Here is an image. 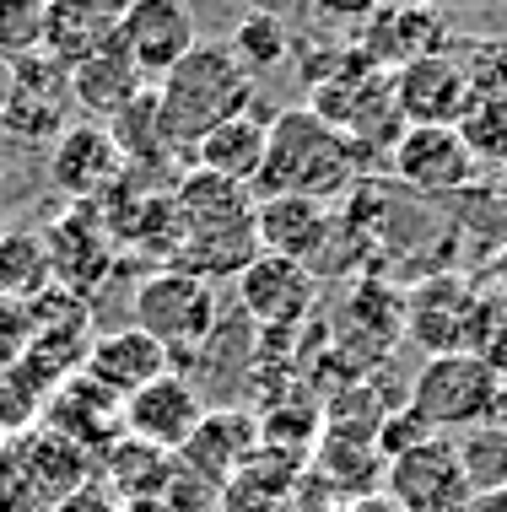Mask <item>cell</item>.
<instances>
[{
	"label": "cell",
	"mask_w": 507,
	"mask_h": 512,
	"mask_svg": "<svg viewBox=\"0 0 507 512\" xmlns=\"http://www.w3.org/2000/svg\"><path fill=\"white\" fill-rule=\"evenodd\" d=\"M254 189L211 178L200 168H189L184 178H173V211H178V259L173 270H189L200 281L232 275L259 259V232H254Z\"/></svg>",
	"instance_id": "1"
},
{
	"label": "cell",
	"mask_w": 507,
	"mask_h": 512,
	"mask_svg": "<svg viewBox=\"0 0 507 512\" xmlns=\"http://www.w3.org/2000/svg\"><path fill=\"white\" fill-rule=\"evenodd\" d=\"M152 103H157L162 141L173 146L178 162H189V151H195L222 119L254 108V81L243 76V65L232 60L227 44L200 38V44L152 87Z\"/></svg>",
	"instance_id": "2"
},
{
	"label": "cell",
	"mask_w": 507,
	"mask_h": 512,
	"mask_svg": "<svg viewBox=\"0 0 507 512\" xmlns=\"http://www.w3.org/2000/svg\"><path fill=\"white\" fill-rule=\"evenodd\" d=\"M362 151L335 130L330 119H319L313 108H281L270 119V146H265V168L254 178V200L270 195H303L324 200L346 195L362 173Z\"/></svg>",
	"instance_id": "3"
},
{
	"label": "cell",
	"mask_w": 507,
	"mask_h": 512,
	"mask_svg": "<svg viewBox=\"0 0 507 512\" xmlns=\"http://www.w3.org/2000/svg\"><path fill=\"white\" fill-rule=\"evenodd\" d=\"M507 383L491 372L475 351H454V356H427V367L410 383V415L427 426L432 437L448 432H470V426L497 421Z\"/></svg>",
	"instance_id": "4"
},
{
	"label": "cell",
	"mask_w": 507,
	"mask_h": 512,
	"mask_svg": "<svg viewBox=\"0 0 507 512\" xmlns=\"http://www.w3.org/2000/svg\"><path fill=\"white\" fill-rule=\"evenodd\" d=\"M130 324L141 329V335H152L162 351L178 362V356H200L205 345H211L216 324H222V308H216L211 281L162 265V270H152L141 286H135Z\"/></svg>",
	"instance_id": "5"
},
{
	"label": "cell",
	"mask_w": 507,
	"mask_h": 512,
	"mask_svg": "<svg viewBox=\"0 0 507 512\" xmlns=\"http://www.w3.org/2000/svg\"><path fill=\"white\" fill-rule=\"evenodd\" d=\"M71 71L44 49L11 65V98L0 108V130L11 146H54L71 130Z\"/></svg>",
	"instance_id": "6"
},
{
	"label": "cell",
	"mask_w": 507,
	"mask_h": 512,
	"mask_svg": "<svg viewBox=\"0 0 507 512\" xmlns=\"http://www.w3.org/2000/svg\"><path fill=\"white\" fill-rule=\"evenodd\" d=\"M38 238H44V254H49L54 292H65L76 302H87L98 292L108 281V270H114V259H119L114 232L103 227V216L92 211V205H65Z\"/></svg>",
	"instance_id": "7"
},
{
	"label": "cell",
	"mask_w": 507,
	"mask_h": 512,
	"mask_svg": "<svg viewBox=\"0 0 507 512\" xmlns=\"http://www.w3.org/2000/svg\"><path fill=\"white\" fill-rule=\"evenodd\" d=\"M383 496L405 512H470L475 502L448 437H427L416 448L383 459Z\"/></svg>",
	"instance_id": "8"
},
{
	"label": "cell",
	"mask_w": 507,
	"mask_h": 512,
	"mask_svg": "<svg viewBox=\"0 0 507 512\" xmlns=\"http://www.w3.org/2000/svg\"><path fill=\"white\" fill-rule=\"evenodd\" d=\"M486 313H491V302L470 281H459V275H432V281H421L405 297V329L432 356L475 351L481 329H486Z\"/></svg>",
	"instance_id": "9"
},
{
	"label": "cell",
	"mask_w": 507,
	"mask_h": 512,
	"mask_svg": "<svg viewBox=\"0 0 507 512\" xmlns=\"http://www.w3.org/2000/svg\"><path fill=\"white\" fill-rule=\"evenodd\" d=\"M49 184L65 205H98L108 189L125 184V157L108 124L71 119V130L49 146Z\"/></svg>",
	"instance_id": "10"
},
{
	"label": "cell",
	"mask_w": 507,
	"mask_h": 512,
	"mask_svg": "<svg viewBox=\"0 0 507 512\" xmlns=\"http://www.w3.org/2000/svg\"><path fill=\"white\" fill-rule=\"evenodd\" d=\"M475 146L459 124H416L389 151V168L416 195H454L475 178Z\"/></svg>",
	"instance_id": "11"
},
{
	"label": "cell",
	"mask_w": 507,
	"mask_h": 512,
	"mask_svg": "<svg viewBox=\"0 0 507 512\" xmlns=\"http://www.w3.org/2000/svg\"><path fill=\"white\" fill-rule=\"evenodd\" d=\"M38 426L54 437H65L71 448H81L87 459H103L119 437H125V399H114L103 383H92L87 372L65 378L60 389L44 399Z\"/></svg>",
	"instance_id": "12"
},
{
	"label": "cell",
	"mask_w": 507,
	"mask_h": 512,
	"mask_svg": "<svg viewBox=\"0 0 507 512\" xmlns=\"http://www.w3.org/2000/svg\"><path fill=\"white\" fill-rule=\"evenodd\" d=\"M254 232H259V254L270 259H292L319 275V259L335 243V211L324 200H303V195H270L254 205Z\"/></svg>",
	"instance_id": "13"
},
{
	"label": "cell",
	"mask_w": 507,
	"mask_h": 512,
	"mask_svg": "<svg viewBox=\"0 0 507 512\" xmlns=\"http://www.w3.org/2000/svg\"><path fill=\"white\" fill-rule=\"evenodd\" d=\"M195 44H200L195 11L178 6V0H135L119 17V49L130 54L146 81H162Z\"/></svg>",
	"instance_id": "14"
},
{
	"label": "cell",
	"mask_w": 507,
	"mask_h": 512,
	"mask_svg": "<svg viewBox=\"0 0 507 512\" xmlns=\"http://www.w3.org/2000/svg\"><path fill=\"white\" fill-rule=\"evenodd\" d=\"M200 415H205V399L195 389V378H184V372L173 367V372H162L157 383H146L141 394L125 399V437L152 442V448L178 459V448L195 437Z\"/></svg>",
	"instance_id": "15"
},
{
	"label": "cell",
	"mask_w": 507,
	"mask_h": 512,
	"mask_svg": "<svg viewBox=\"0 0 507 512\" xmlns=\"http://www.w3.org/2000/svg\"><path fill=\"white\" fill-rule=\"evenodd\" d=\"M470 98H475L470 71L459 60H448L443 49L394 71V103H400L405 130H416V124H459L470 114Z\"/></svg>",
	"instance_id": "16"
},
{
	"label": "cell",
	"mask_w": 507,
	"mask_h": 512,
	"mask_svg": "<svg viewBox=\"0 0 507 512\" xmlns=\"http://www.w3.org/2000/svg\"><path fill=\"white\" fill-rule=\"evenodd\" d=\"M313 297H319V275L292 265V259L259 254L254 265L238 275V302H243V313H249L259 329L303 324V318L313 313Z\"/></svg>",
	"instance_id": "17"
},
{
	"label": "cell",
	"mask_w": 507,
	"mask_h": 512,
	"mask_svg": "<svg viewBox=\"0 0 507 512\" xmlns=\"http://www.w3.org/2000/svg\"><path fill=\"white\" fill-rule=\"evenodd\" d=\"M259 448H265V432H259V421L249 410H205L195 437L178 448V464H184L189 475L211 480L216 491H227V480L238 475Z\"/></svg>",
	"instance_id": "18"
},
{
	"label": "cell",
	"mask_w": 507,
	"mask_h": 512,
	"mask_svg": "<svg viewBox=\"0 0 507 512\" xmlns=\"http://www.w3.org/2000/svg\"><path fill=\"white\" fill-rule=\"evenodd\" d=\"M81 372H87L92 383H103L114 399H130V394H141L146 383H157L162 372H173V356L162 351L152 335H141L135 324H125V329H108V335H92V351H87V362H81Z\"/></svg>",
	"instance_id": "19"
},
{
	"label": "cell",
	"mask_w": 507,
	"mask_h": 512,
	"mask_svg": "<svg viewBox=\"0 0 507 512\" xmlns=\"http://www.w3.org/2000/svg\"><path fill=\"white\" fill-rule=\"evenodd\" d=\"M146 92L152 87H146V76L135 71L130 54L119 49V38L103 54H92V60H81L71 71V103H76V114L92 119V124H114L125 108L141 103Z\"/></svg>",
	"instance_id": "20"
},
{
	"label": "cell",
	"mask_w": 507,
	"mask_h": 512,
	"mask_svg": "<svg viewBox=\"0 0 507 512\" xmlns=\"http://www.w3.org/2000/svg\"><path fill=\"white\" fill-rule=\"evenodd\" d=\"M119 17H125V6H108V0H49L44 6V54L60 60L65 71H76L81 60L103 54L119 38Z\"/></svg>",
	"instance_id": "21"
},
{
	"label": "cell",
	"mask_w": 507,
	"mask_h": 512,
	"mask_svg": "<svg viewBox=\"0 0 507 512\" xmlns=\"http://www.w3.org/2000/svg\"><path fill=\"white\" fill-rule=\"evenodd\" d=\"M265 146H270V119H259L249 108V114H232V119L216 124V130L189 151V168L254 189L259 168H265Z\"/></svg>",
	"instance_id": "22"
},
{
	"label": "cell",
	"mask_w": 507,
	"mask_h": 512,
	"mask_svg": "<svg viewBox=\"0 0 507 512\" xmlns=\"http://www.w3.org/2000/svg\"><path fill=\"white\" fill-rule=\"evenodd\" d=\"M437 44H443V17H437V11H421V6L373 11V17H367V33H362L367 65H394V71L437 54Z\"/></svg>",
	"instance_id": "23"
},
{
	"label": "cell",
	"mask_w": 507,
	"mask_h": 512,
	"mask_svg": "<svg viewBox=\"0 0 507 512\" xmlns=\"http://www.w3.org/2000/svg\"><path fill=\"white\" fill-rule=\"evenodd\" d=\"M178 459L173 453L152 448V442H135V437H119L114 448L98 459V469L92 475L108 486V496H114L119 507L125 502H162V491H168Z\"/></svg>",
	"instance_id": "24"
},
{
	"label": "cell",
	"mask_w": 507,
	"mask_h": 512,
	"mask_svg": "<svg viewBox=\"0 0 507 512\" xmlns=\"http://www.w3.org/2000/svg\"><path fill=\"white\" fill-rule=\"evenodd\" d=\"M49 254H44V238L27 227H11L0 232V297L11 302H38L49 292Z\"/></svg>",
	"instance_id": "25"
},
{
	"label": "cell",
	"mask_w": 507,
	"mask_h": 512,
	"mask_svg": "<svg viewBox=\"0 0 507 512\" xmlns=\"http://www.w3.org/2000/svg\"><path fill=\"white\" fill-rule=\"evenodd\" d=\"M454 453H459V469H464V480H470L475 496L507 491V432H502L497 421L459 432L454 437Z\"/></svg>",
	"instance_id": "26"
},
{
	"label": "cell",
	"mask_w": 507,
	"mask_h": 512,
	"mask_svg": "<svg viewBox=\"0 0 507 512\" xmlns=\"http://www.w3.org/2000/svg\"><path fill=\"white\" fill-rule=\"evenodd\" d=\"M227 49H232V60L243 65V76H265V71H276V65L286 60V49H292V38H286V27L276 17H265V11H249L238 27H232V38H227Z\"/></svg>",
	"instance_id": "27"
},
{
	"label": "cell",
	"mask_w": 507,
	"mask_h": 512,
	"mask_svg": "<svg viewBox=\"0 0 507 512\" xmlns=\"http://www.w3.org/2000/svg\"><path fill=\"white\" fill-rule=\"evenodd\" d=\"M44 49V0H0V60H27Z\"/></svg>",
	"instance_id": "28"
},
{
	"label": "cell",
	"mask_w": 507,
	"mask_h": 512,
	"mask_svg": "<svg viewBox=\"0 0 507 512\" xmlns=\"http://www.w3.org/2000/svg\"><path fill=\"white\" fill-rule=\"evenodd\" d=\"M38 324H33V302H11L0 297V372L17 367L27 356V345H33Z\"/></svg>",
	"instance_id": "29"
},
{
	"label": "cell",
	"mask_w": 507,
	"mask_h": 512,
	"mask_svg": "<svg viewBox=\"0 0 507 512\" xmlns=\"http://www.w3.org/2000/svg\"><path fill=\"white\" fill-rule=\"evenodd\" d=\"M475 356L497 372V378L507 383V302H491L486 313V329H481V345H475Z\"/></svg>",
	"instance_id": "30"
},
{
	"label": "cell",
	"mask_w": 507,
	"mask_h": 512,
	"mask_svg": "<svg viewBox=\"0 0 507 512\" xmlns=\"http://www.w3.org/2000/svg\"><path fill=\"white\" fill-rule=\"evenodd\" d=\"M49 512H119V502L108 496L103 480L92 475V480H81V486H76L71 496H60V502H54Z\"/></svg>",
	"instance_id": "31"
},
{
	"label": "cell",
	"mask_w": 507,
	"mask_h": 512,
	"mask_svg": "<svg viewBox=\"0 0 507 512\" xmlns=\"http://www.w3.org/2000/svg\"><path fill=\"white\" fill-rule=\"evenodd\" d=\"M335 512H405V507H394L383 491H367V496H356V502H340Z\"/></svg>",
	"instance_id": "32"
},
{
	"label": "cell",
	"mask_w": 507,
	"mask_h": 512,
	"mask_svg": "<svg viewBox=\"0 0 507 512\" xmlns=\"http://www.w3.org/2000/svg\"><path fill=\"white\" fill-rule=\"evenodd\" d=\"M470 512H507V491H486V496H475Z\"/></svg>",
	"instance_id": "33"
},
{
	"label": "cell",
	"mask_w": 507,
	"mask_h": 512,
	"mask_svg": "<svg viewBox=\"0 0 507 512\" xmlns=\"http://www.w3.org/2000/svg\"><path fill=\"white\" fill-rule=\"evenodd\" d=\"M119 512H173V507L168 502H125Z\"/></svg>",
	"instance_id": "34"
},
{
	"label": "cell",
	"mask_w": 507,
	"mask_h": 512,
	"mask_svg": "<svg viewBox=\"0 0 507 512\" xmlns=\"http://www.w3.org/2000/svg\"><path fill=\"white\" fill-rule=\"evenodd\" d=\"M11 98V60H0V108H6Z\"/></svg>",
	"instance_id": "35"
},
{
	"label": "cell",
	"mask_w": 507,
	"mask_h": 512,
	"mask_svg": "<svg viewBox=\"0 0 507 512\" xmlns=\"http://www.w3.org/2000/svg\"><path fill=\"white\" fill-rule=\"evenodd\" d=\"M6 168H11V141H6V130H0V178H6Z\"/></svg>",
	"instance_id": "36"
},
{
	"label": "cell",
	"mask_w": 507,
	"mask_h": 512,
	"mask_svg": "<svg viewBox=\"0 0 507 512\" xmlns=\"http://www.w3.org/2000/svg\"><path fill=\"white\" fill-rule=\"evenodd\" d=\"M497 426L507 432V394H502V405H497Z\"/></svg>",
	"instance_id": "37"
},
{
	"label": "cell",
	"mask_w": 507,
	"mask_h": 512,
	"mask_svg": "<svg viewBox=\"0 0 507 512\" xmlns=\"http://www.w3.org/2000/svg\"><path fill=\"white\" fill-rule=\"evenodd\" d=\"M502 292H507V254H502ZM507 302V297H502Z\"/></svg>",
	"instance_id": "38"
}]
</instances>
